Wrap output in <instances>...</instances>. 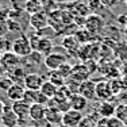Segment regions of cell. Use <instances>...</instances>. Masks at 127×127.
<instances>
[{
  "instance_id": "6da1fadb",
  "label": "cell",
  "mask_w": 127,
  "mask_h": 127,
  "mask_svg": "<svg viewBox=\"0 0 127 127\" xmlns=\"http://www.w3.org/2000/svg\"><path fill=\"white\" fill-rule=\"evenodd\" d=\"M30 38V42H31V46H32V50L35 51H39L41 54H50L51 51L54 50V46H53V42L50 41L47 37H42V35L38 34V31H34Z\"/></svg>"
},
{
  "instance_id": "7a4b0ae2",
  "label": "cell",
  "mask_w": 127,
  "mask_h": 127,
  "mask_svg": "<svg viewBox=\"0 0 127 127\" xmlns=\"http://www.w3.org/2000/svg\"><path fill=\"white\" fill-rule=\"evenodd\" d=\"M12 51L15 54H18L19 57H27L30 53H32V46L31 42H30V38L27 35L22 34L19 35L16 39L12 41Z\"/></svg>"
},
{
  "instance_id": "3957f363",
  "label": "cell",
  "mask_w": 127,
  "mask_h": 127,
  "mask_svg": "<svg viewBox=\"0 0 127 127\" xmlns=\"http://www.w3.org/2000/svg\"><path fill=\"white\" fill-rule=\"evenodd\" d=\"M87 31H89L91 34H99L104 30L105 27V22L104 19L97 14H91L85 18V22H84Z\"/></svg>"
},
{
  "instance_id": "277c9868",
  "label": "cell",
  "mask_w": 127,
  "mask_h": 127,
  "mask_svg": "<svg viewBox=\"0 0 127 127\" xmlns=\"http://www.w3.org/2000/svg\"><path fill=\"white\" fill-rule=\"evenodd\" d=\"M0 64H1V66L4 68L5 73H11L14 69H16L18 66H20V64H22V57L15 54L14 51H7V53H3Z\"/></svg>"
},
{
  "instance_id": "5b68a950",
  "label": "cell",
  "mask_w": 127,
  "mask_h": 127,
  "mask_svg": "<svg viewBox=\"0 0 127 127\" xmlns=\"http://www.w3.org/2000/svg\"><path fill=\"white\" fill-rule=\"evenodd\" d=\"M66 61H68V57L66 54L64 53H57V51H51L50 54L45 56V60H43V64L49 70H57L61 65H64Z\"/></svg>"
},
{
  "instance_id": "8992f818",
  "label": "cell",
  "mask_w": 127,
  "mask_h": 127,
  "mask_svg": "<svg viewBox=\"0 0 127 127\" xmlns=\"http://www.w3.org/2000/svg\"><path fill=\"white\" fill-rule=\"evenodd\" d=\"M29 22L35 31L43 30V29H46V27H49V14H47L46 11H41V12L32 14V15H30Z\"/></svg>"
},
{
  "instance_id": "52a82bcc",
  "label": "cell",
  "mask_w": 127,
  "mask_h": 127,
  "mask_svg": "<svg viewBox=\"0 0 127 127\" xmlns=\"http://www.w3.org/2000/svg\"><path fill=\"white\" fill-rule=\"evenodd\" d=\"M43 83H45V77L42 74H39L38 72H29L25 80V87L26 89L39 91Z\"/></svg>"
},
{
  "instance_id": "ba28073f",
  "label": "cell",
  "mask_w": 127,
  "mask_h": 127,
  "mask_svg": "<svg viewBox=\"0 0 127 127\" xmlns=\"http://www.w3.org/2000/svg\"><path fill=\"white\" fill-rule=\"evenodd\" d=\"M83 116H84L83 112L70 108V110H68L66 112L62 114V123L61 125L66 126V127H77L78 123L83 119Z\"/></svg>"
},
{
  "instance_id": "9c48e42d",
  "label": "cell",
  "mask_w": 127,
  "mask_h": 127,
  "mask_svg": "<svg viewBox=\"0 0 127 127\" xmlns=\"http://www.w3.org/2000/svg\"><path fill=\"white\" fill-rule=\"evenodd\" d=\"M114 96L112 87L108 81H100L96 84V99L100 101H107Z\"/></svg>"
},
{
  "instance_id": "30bf717a",
  "label": "cell",
  "mask_w": 127,
  "mask_h": 127,
  "mask_svg": "<svg viewBox=\"0 0 127 127\" xmlns=\"http://www.w3.org/2000/svg\"><path fill=\"white\" fill-rule=\"evenodd\" d=\"M80 95H83L87 100H96V83L92 80H85L80 84V91H78Z\"/></svg>"
},
{
  "instance_id": "8fae6325",
  "label": "cell",
  "mask_w": 127,
  "mask_h": 127,
  "mask_svg": "<svg viewBox=\"0 0 127 127\" xmlns=\"http://www.w3.org/2000/svg\"><path fill=\"white\" fill-rule=\"evenodd\" d=\"M43 54H41L39 51L32 50V53H30L27 57L22 58V64H23V69H27V66H32V68H38L43 64Z\"/></svg>"
},
{
  "instance_id": "7c38bea8",
  "label": "cell",
  "mask_w": 127,
  "mask_h": 127,
  "mask_svg": "<svg viewBox=\"0 0 127 127\" xmlns=\"http://www.w3.org/2000/svg\"><path fill=\"white\" fill-rule=\"evenodd\" d=\"M89 74H91V72L87 68V64H77V65H74L72 68L70 77L74 78L78 83H83L85 80H89Z\"/></svg>"
},
{
  "instance_id": "4fadbf2b",
  "label": "cell",
  "mask_w": 127,
  "mask_h": 127,
  "mask_svg": "<svg viewBox=\"0 0 127 127\" xmlns=\"http://www.w3.org/2000/svg\"><path fill=\"white\" fill-rule=\"evenodd\" d=\"M69 103H70V108L72 110H76L83 112L84 110L88 108V100L84 97L80 93H73V95L69 97Z\"/></svg>"
},
{
  "instance_id": "5bb4252c",
  "label": "cell",
  "mask_w": 127,
  "mask_h": 127,
  "mask_svg": "<svg viewBox=\"0 0 127 127\" xmlns=\"http://www.w3.org/2000/svg\"><path fill=\"white\" fill-rule=\"evenodd\" d=\"M18 122H19V118H18L16 114L12 111V108L5 107L0 123H1L4 127H16L18 126Z\"/></svg>"
},
{
  "instance_id": "9a60e30c",
  "label": "cell",
  "mask_w": 127,
  "mask_h": 127,
  "mask_svg": "<svg viewBox=\"0 0 127 127\" xmlns=\"http://www.w3.org/2000/svg\"><path fill=\"white\" fill-rule=\"evenodd\" d=\"M96 110H97L99 115H100V118H105V119H108V118H112L115 112H116V107H115L114 103L111 101H101L100 104H99V107H96Z\"/></svg>"
},
{
  "instance_id": "2e32d148",
  "label": "cell",
  "mask_w": 127,
  "mask_h": 127,
  "mask_svg": "<svg viewBox=\"0 0 127 127\" xmlns=\"http://www.w3.org/2000/svg\"><path fill=\"white\" fill-rule=\"evenodd\" d=\"M30 107L31 105L27 104L26 101L23 100H18V101H12V111L16 114V116L19 119H26L29 118V112H30Z\"/></svg>"
},
{
  "instance_id": "e0dca14e",
  "label": "cell",
  "mask_w": 127,
  "mask_h": 127,
  "mask_svg": "<svg viewBox=\"0 0 127 127\" xmlns=\"http://www.w3.org/2000/svg\"><path fill=\"white\" fill-rule=\"evenodd\" d=\"M45 119L50 123L51 126H58L62 123V112H60L57 108L47 107L46 105V114H45Z\"/></svg>"
},
{
  "instance_id": "ac0fdd59",
  "label": "cell",
  "mask_w": 127,
  "mask_h": 127,
  "mask_svg": "<svg viewBox=\"0 0 127 127\" xmlns=\"http://www.w3.org/2000/svg\"><path fill=\"white\" fill-rule=\"evenodd\" d=\"M26 92V87L25 85H19V84H14L10 89L5 92V96L10 99L11 101H18V100H22L23 95Z\"/></svg>"
},
{
  "instance_id": "d6986e66",
  "label": "cell",
  "mask_w": 127,
  "mask_h": 127,
  "mask_svg": "<svg viewBox=\"0 0 127 127\" xmlns=\"http://www.w3.org/2000/svg\"><path fill=\"white\" fill-rule=\"evenodd\" d=\"M45 114H46V105L43 104H31L30 107V112H29V119L31 122H35V120L43 119Z\"/></svg>"
},
{
  "instance_id": "ffe728a7",
  "label": "cell",
  "mask_w": 127,
  "mask_h": 127,
  "mask_svg": "<svg viewBox=\"0 0 127 127\" xmlns=\"http://www.w3.org/2000/svg\"><path fill=\"white\" fill-rule=\"evenodd\" d=\"M11 77V80L14 81V84H19V85H25V80L27 76V72L23 69V66H18L16 69H14L11 73H8Z\"/></svg>"
},
{
  "instance_id": "44dd1931",
  "label": "cell",
  "mask_w": 127,
  "mask_h": 127,
  "mask_svg": "<svg viewBox=\"0 0 127 127\" xmlns=\"http://www.w3.org/2000/svg\"><path fill=\"white\" fill-rule=\"evenodd\" d=\"M39 91H41L46 97L53 99L54 96H56L57 91H58V87L54 85V84L51 83V81H49V80H45V83L42 84V87H41V89H39Z\"/></svg>"
},
{
  "instance_id": "7402d4cb",
  "label": "cell",
  "mask_w": 127,
  "mask_h": 127,
  "mask_svg": "<svg viewBox=\"0 0 127 127\" xmlns=\"http://www.w3.org/2000/svg\"><path fill=\"white\" fill-rule=\"evenodd\" d=\"M25 11L29 12L30 15H32V14H37V12L43 11V5H42V3L39 1V0H27Z\"/></svg>"
},
{
  "instance_id": "603a6c76",
  "label": "cell",
  "mask_w": 127,
  "mask_h": 127,
  "mask_svg": "<svg viewBox=\"0 0 127 127\" xmlns=\"http://www.w3.org/2000/svg\"><path fill=\"white\" fill-rule=\"evenodd\" d=\"M72 7L74 8V12H76L77 16H83V18H87V14H88L89 8L87 5V3H81V1H73Z\"/></svg>"
},
{
  "instance_id": "cb8c5ba5",
  "label": "cell",
  "mask_w": 127,
  "mask_h": 127,
  "mask_svg": "<svg viewBox=\"0 0 127 127\" xmlns=\"http://www.w3.org/2000/svg\"><path fill=\"white\" fill-rule=\"evenodd\" d=\"M64 47H65L68 51H72V50H76L78 49V41L76 37H73V35H69V37L64 38V42H62Z\"/></svg>"
},
{
  "instance_id": "d4e9b609",
  "label": "cell",
  "mask_w": 127,
  "mask_h": 127,
  "mask_svg": "<svg viewBox=\"0 0 127 127\" xmlns=\"http://www.w3.org/2000/svg\"><path fill=\"white\" fill-rule=\"evenodd\" d=\"M49 81H51V83L54 84V85H57L60 88V87H62V85H65V78H64L61 76V73H60L58 70H50V76L49 78H47Z\"/></svg>"
},
{
  "instance_id": "484cf974",
  "label": "cell",
  "mask_w": 127,
  "mask_h": 127,
  "mask_svg": "<svg viewBox=\"0 0 127 127\" xmlns=\"http://www.w3.org/2000/svg\"><path fill=\"white\" fill-rule=\"evenodd\" d=\"M97 120L96 118H93L92 115H85V116H83V119H81V122L78 123L77 127H96L97 125Z\"/></svg>"
},
{
  "instance_id": "4316f807",
  "label": "cell",
  "mask_w": 127,
  "mask_h": 127,
  "mask_svg": "<svg viewBox=\"0 0 127 127\" xmlns=\"http://www.w3.org/2000/svg\"><path fill=\"white\" fill-rule=\"evenodd\" d=\"M80 84L81 83H78V81H76L74 78H72V77H69L68 80L65 81L66 88L72 92V95H73V93H78V91H80Z\"/></svg>"
},
{
  "instance_id": "83f0119b",
  "label": "cell",
  "mask_w": 127,
  "mask_h": 127,
  "mask_svg": "<svg viewBox=\"0 0 127 127\" xmlns=\"http://www.w3.org/2000/svg\"><path fill=\"white\" fill-rule=\"evenodd\" d=\"M12 85H14V81L11 80L10 76H0V91L7 92Z\"/></svg>"
},
{
  "instance_id": "f1b7e54d",
  "label": "cell",
  "mask_w": 127,
  "mask_h": 127,
  "mask_svg": "<svg viewBox=\"0 0 127 127\" xmlns=\"http://www.w3.org/2000/svg\"><path fill=\"white\" fill-rule=\"evenodd\" d=\"M0 51L1 53L12 51V41L7 39L5 37H0Z\"/></svg>"
},
{
  "instance_id": "f546056e",
  "label": "cell",
  "mask_w": 127,
  "mask_h": 127,
  "mask_svg": "<svg viewBox=\"0 0 127 127\" xmlns=\"http://www.w3.org/2000/svg\"><path fill=\"white\" fill-rule=\"evenodd\" d=\"M72 68H73L72 65H69L68 62H65L64 65L60 66V68L57 69V70H58L60 73H61V76L65 78V80H68V78L70 77V74H72Z\"/></svg>"
},
{
  "instance_id": "4dcf8cb0",
  "label": "cell",
  "mask_w": 127,
  "mask_h": 127,
  "mask_svg": "<svg viewBox=\"0 0 127 127\" xmlns=\"http://www.w3.org/2000/svg\"><path fill=\"white\" fill-rule=\"evenodd\" d=\"M107 127H126V123L119 118L112 116L107 119Z\"/></svg>"
},
{
  "instance_id": "1f68e13d",
  "label": "cell",
  "mask_w": 127,
  "mask_h": 127,
  "mask_svg": "<svg viewBox=\"0 0 127 127\" xmlns=\"http://www.w3.org/2000/svg\"><path fill=\"white\" fill-rule=\"evenodd\" d=\"M87 5H88V8L91 11H93V12L100 11L101 8H104L100 0H87Z\"/></svg>"
},
{
  "instance_id": "d6a6232c",
  "label": "cell",
  "mask_w": 127,
  "mask_h": 127,
  "mask_svg": "<svg viewBox=\"0 0 127 127\" xmlns=\"http://www.w3.org/2000/svg\"><path fill=\"white\" fill-rule=\"evenodd\" d=\"M12 10H25L27 0H10Z\"/></svg>"
},
{
  "instance_id": "836d02e7",
  "label": "cell",
  "mask_w": 127,
  "mask_h": 127,
  "mask_svg": "<svg viewBox=\"0 0 127 127\" xmlns=\"http://www.w3.org/2000/svg\"><path fill=\"white\" fill-rule=\"evenodd\" d=\"M10 12L11 10H8V8H1L0 10V23H4L10 19Z\"/></svg>"
},
{
  "instance_id": "e575fe53",
  "label": "cell",
  "mask_w": 127,
  "mask_h": 127,
  "mask_svg": "<svg viewBox=\"0 0 127 127\" xmlns=\"http://www.w3.org/2000/svg\"><path fill=\"white\" fill-rule=\"evenodd\" d=\"M104 8H114L120 3V0H100Z\"/></svg>"
},
{
  "instance_id": "d590c367",
  "label": "cell",
  "mask_w": 127,
  "mask_h": 127,
  "mask_svg": "<svg viewBox=\"0 0 127 127\" xmlns=\"http://www.w3.org/2000/svg\"><path fill=\"white\" fill-rule=\"evenodd\" d=\"M39 1L42 3V5H43V10L46 11V12H49V8H50V7L56 5L54 0H39Z\"/></svg>"
},
{
  "instance_id": "8d00e7d4",
  "label": "cell",
  "mask_w": 127,
  "mask_h": 127,
  "mask_svg": "<svg viewBox=\"0 0 127 127\" xmlns=\"http://www.w3.org/2000/svg\"><path fill=\"white\" fill-rule=\"evenodd\" d=\"M8 31H10V30H8L7 22H4V23H0V37H5Z\"/></svg>"
},
{
  "instance_id": "74e56055",
  "label": "cell",
  "mask_w": 127,
  "mask_h": 127,
  "mask_svg": "<svg viewBox=\"0 0 127 127\" xmlns=\"http://www.w3.org/2000/svg\"><path fill=\"white\" fill-rule=\"evenodd\" d=\"M4 108H5V105L3 104L1 101H0V120H1V116H3V112H4Z\"/></svg>"
},
{
  "instance_id": "f35d334b",
  "label": "cell",
  "mask_w": 127,
  "mask_h": 127,
  "mask_svg": "<svg viewBox=\"0 0 127 127\" xmlns=\"http://www.w3.org/2000/svg\"><path fill=\"white\" fill-rule=\"evenodd\" d=\"M4 73H5V70H4V68L1 66V64H0V76H3Z\"/></svg>"
},
{
  "instance_id": "ab89813d",
  "label": "cell",
  "mask_w": 127,
  "mask_h": 127,
  "mask_svg": "<svg viewBox=\"0 0 127 127\" xmlns=\"http://www.w3.org/2000/svg\"><path fill=\"white\" fill-rule=\"evenodd\" d=\"M64 3H73V1H76V0H62Z\"/></svg>"
},
{
  "instance_id": "60d3db41",
  "label": "cell",
  "mask_w": 127,
  "mask_h": 127,
  "mask_svg": "<svg viewBox=\"0 0 127 127\" xmlns=\"http://www.w3.org/2000/svg\"><path fill=\"white\" fill-rule=\"evenodd\" d=\"M26 127H37V126H34V125H31V126H26Z\"/></svg>"
},
{
  "instance_id": "b9f144b4",
  "label": "cell",
  "mask_w": 127,
  "mask_h": 127,
  "mask_svg": "<svg viewBox=\"0 0 127 127\" xmlns=\"http://www.w3.org/2000/svg\"><path fill=\"white\" fill-rule=\"evenodd\" d=\"M1 56H3V53H1V51H0V60H1Z\"/></svg>"
},
{
  "instance_id": "7bdbcfd3",
  "label": "cell",
  "mask_w": 127,
  "mask_h": 127,
  "mask_svg": "<svg viewBox=\"0 0 127 127\" xmlns=\"http://www.w3.org/2000/svg\"><path fill=\"white\" fill-rule=\"evenodd\" d=\"M0 127H4V126H3V125H1V123H0Z\"/></svg>"
},
{
  "instance_id": "ee69618b",
  "label": "cell",
  "mask_w": 127,
  "mask_h": 127,
  "mask_svg": "<svg viewBox=\"0 0 127 127\" xmlns=\"http://www.w3.org/2000/svg\"><path fill=\"white\" fill-rule=\"evenodd\" d=\"M0 10H1V3H0Z\"/></svg>"
}]
</instances>
